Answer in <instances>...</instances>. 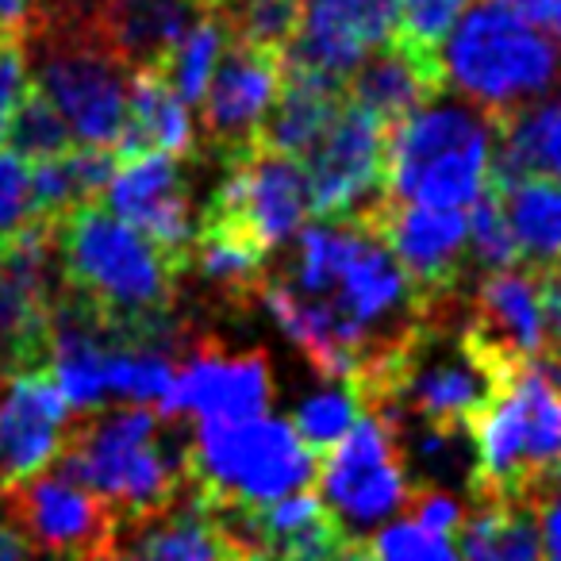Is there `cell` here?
<instances>
[{"instance_id":"cell-1","label":"cell","mask_w":561,"mask_h":561,"mask_svg":"<svg viewBox=\"0 0 561 561\" xmlns=\"http://www.w3.org/2000/svg\"><path fill=\"white\" fill-rule=\"evenodd\" d=\"M178 420L150 404H104L73 412L50 469L93 489L119 515V535L150 515L165 512L193 489L188 443L178 438Z\"/></svg>"},{"instance_id":"cell-2","label":"cell","mask_w":561,"mask_h":561,"mask_svg":"<svg viewBox=\"0 0 561 561\" xmlns=\"http://www.w3.org/2000/svg\"><path fill=\"white\" fill-rule=\"evenodd\" d=\"M55 257L66 297L116 328L124 343H131L142 323L178 312L185 265L104 201L73 204L55 219Z\"/></svg>"},{"instance_id":"cell-3","label":"cell","mask_w":561,"mask_h":561,"mask_svg":"<svg viewBox=\"0 0 561 561\" xmlns=\"http://www.w3.org/2000/svg\"><path fill=\"white\" fill-rule=\"evenodd\" d=\"M438 66L446 85L496 124L561 85V43L496 0H481L454 20Z\"/></svg>"},{"instance_id":"cell-4","label":"cell","mask_w":561,"mask_h":561,"mask_svg":"<svg viewBox=\"0 0 561 561\" xmlns=\"http://www.w3.org/2000/svg\"><path fill=\"white\" fill-rule=\"evenodd\" d=\"M492 139L496 124L473 101H450L443 93L431 96L389 131L385 188L397 201L469 208L489 185Z\"/></svg>"},{"instance_id":"cell-5","label":"cell","mask_w":561,"mask_h":561,"mask_svg":"<svg viewBox=\"0 0 561 561\" xmlns=\"http://www.w3.org/2000/svg\"><path fill=\"white\" fill-rule=\"evenodd\" d=\"M466 427L473 438V500L530 504V489L561 461V385L527 362L489 392Z\"/></svg>"},{"instance_id":"cell-6","label":"cell","mask_w":561,"mask_h":561,"mask_svg":"<svg viewBox=\"0 0 561 561\" xmlns=\"http://www.w3.org/2000/svg\"><path fill=\"white\" fill-rule=\"evenodd\" d=\"M316 450L293 420H201L188 443L193 489L211 504H270L316 481Z\"/></svg>"},{"instance_id":"cell-7","label":"cell","mask_w":561,"mask_h":561,"mask_svg":"<svg viewBox=\"0 0 561 561\" xmlns=\"http://www.w3.org/2000/svg\"><path fill=\"white\" fill-rule=\"evenodd\" d=\"M35 85L55 101L78 142L116 147L127 119L131 66L101 39L89 16H43L27 39Z\"/></svg>"},{"instance_id":"cell-8","label":"cell","mask_w":561,"mask_h":561,"mask_svg":"<svg viewBox=\"0 0 561 561\" xmlns=\"http://www.w3.org/2000/svg\"><path fill=\"white\" fill-rule=\"evenodd\" d=\"M408 469L400 443L374 412L354 415L351 431L323 454L320 500L346 538V558L408 504Z\"/></svg>"},{"instance_id":"cell-9","label":"cell","mask_w":561,"mask_h":561,"mask_svg":"<svg viewBox=\"0 0 561 561\" xmlns=\"http://www.w3.org/2000/svg\"><path fill=\"white\" fill-rule=\"evenodd\" d=\"M62 289L55 224L32 219L0 242V374L50 366V320Z\"/></svg>"},{"instance_id":"cell-10","label":"cell","mask_w":561,"mask_h":561,"mask_svg":"<svg viewBox=\"0 0 561 561\" xmlns=\"http://www.w3.org/2000/svg\"><path fill=\"white\" fill-rule=\"evenodd\" d=\"M0 504L32 553H66V558L116 553L119 515L112 512V504L50 466L24 481L4 484Z\"/></svg>"},{"instance_id":"cell-11","label":"cell","mask_w":561,"mask_h":561,"mask_svg":"<svg viewBox=\"0 0 561 561\" xmlns=\"http://www.w3.org/2000/svg\"><path fill=\"white\" fill-rule=\"evenodd\" d=\"M385 147H389V127L346 96L328 135L305 158L308 211L316 219H358L362 224L389 196Z\"/></svg>"},{"instance_id":"cell-12","label":"cell","mask_w":561,"mask_h":561,"mask_svg":"<svg viewBox=\"0 0 561 561\" xmlns=\"http://www.w3.org/2000/svg\"><path fill=\"white\" fill-rule=\"evenodd\" d=\"M204 216L234 224L265 254L293 239L308 216V173L305 162L270 147H250L224 162V181L211 193Z\"/></svg>"},{"instance_id":"cell-13","label":"cell","mask_w":561,"mask_h":561,"mask_svg":"<svg viewBox=\"0 0 561 561\" xmlns=\"http://www.w3.org/2000/svg\"><path fill=\"white\" fill-rule=\"evenodd\" d=\"M397 254L412 280L423 316L458 300V280L469 257V216L466 208H438V204H415L385 196L366 219Z\"/></svg>"},{"instance_id":"cell-14","label":"cell","mask_w":561,"mask_h":561,"mask_svg":"<svg viewBox=\"0 0 561 561\" xmlns=\"http://www.w3.org/2000/svg\"><path fill=\"white\" fill-rule=\"evenodd\" d=\"M461 339H466L473 358L489 369V377L496 385L504 377H512L519 366L535 362L546 351L538 270L519 262L484 273L473 300H469Z\"/></svg>"},{"instance_id":"cell-15","label":"cell","mask_w":561,"mask_h":561,"mask_svg":"<svg viewBox=\"0 0 561 561\" xmlns=\"http://www.w3.org/2000/svg\"><path fill=\"white\" fill-rule=\"evenodd\" d=\"M280 70H285L280 50H265L227 35L201 96V131L211 154L227 162L254 147L265 112L280 89Z\"/></svg>"},{"instance_id":"cell-16","label":"cell","mask_w":561,"mask_h":561,"mask_svg":"<svg viewBox=\"0 0 561 561\" xmlns=\"http://www.w3.org/2000/svg\"><path fill=\"white\" fill-rule=\"evenodd\" d=\"M273 400L270 362L262 351L224 354V346L211 343L188 346L185 362L173 374L170 392L162 397L158 412L165 420L196 415V420H247L262 415Z\"/></svg>"},{"instance_id":"cell-17","label":"cell","mask_w":561,"mask_h":561,"mask_svg":"<svg viewBox=\"0 0 561 561\" xmlns=\"http://www.w3.org/2000/svg\"><path fill=\"white\" fill-rule=\"evenodd\" d=\"M400 0H305L285 66L343 78L397 35Z\"/></svg>"},{"instance_id":"cell-18","label":"cell","mask_w":561,"mask_h":561,"mask_svg":"<svg viewBox=\"0 0 561 561\" xmlns=\"http://www.w3.org/2000/svg\"><path fill=\"white\" fill-rule=\"evenodd\" d=\"M101 201L185 265L196 224L193 208H188V181L181 158L162 154V150L119 158Z\"/></svg>"},{"instance_id":"cell-19","label":"cell","mask_w":561,"mask_h":561,"mask_svg":"<svg viewBox=\"0 0 561 561\" xmlns=\"http://www.w3.org/2000/svg\"><path fill=\"white\" fill-rule=\"evenodd\" d=\"M70 404L50 366L0 374V484L24 481L55 461Z\"/></svg>"},{"instance_id":"cell-20","label":"cell","mask_w":561,"mask_h":561,"mask_svg":"<svg viewBox=\"0 0 561 561\" xmlns=\"http://www.w3.org/2000/svg\"><path fill=\"white\" fill-rule=\"evenodd\" d=\"M346 96L362 108H369L385 127H400L420 104L431 96L446 93V78L438 58L420 55L408 43L392 35L385 47L366 55L351 73H346Z\"/></svg>"},{"instance_id":"cell-21","label":"cell","mask_w":561,"mask_h":561,"mask_svg":"<svg viewBox=\"0 0 561 561\" xmlns=\"http://www.w3.org/2000/svg\"><path fill=\"white\" fill-rule=\"evenodd\" d=\"M343 85H346L343 78L285 66L280 70V89L273 96L270 112H265L262 131H257V147L280 150V154H293L305 162L316 150V142L328 135L339 108H343L346 101Z\"/></svg>"},{"instance_id":"cell-22","label":"cell","mask_w":561,"mask_h":561,"mask_svg":"<svg viewBox=\"0 0 561 561\" xmlns=\"http://www.w3.org/2000/svg\"><path fill=\"white\" fill-rule=\"evenodd\" d=\"M196 16L193 0H93L89 9V24L131 70L154 66Z\"/></svg>"},{"instance_id":"cell-23","label":"cell","mask_w":561,"mask_h":561,"mask_svg":"<svg viewBox=\"0 0 561 561\" xmlns=\"http://www.w3.org/2000/svg\"><path fill=\"white\" fill-rule=\"evenodd\" d=\"M162 150L173 158H188L196 150V131L188 104L178 96V89L154 70L139 66L131 70V93H127V119L116 139V158L147 154Z\"/></svg>"},{"instance_id":"cell-24","label":"cell","mask_w":561,"mask_h":561,"mask_svg":"<svg viewBox=\"0 0 561 561\" xmlns=\"http://www.w3.org/2000/svg\"><path fill=\"white\" fill-rule=\"evenodd\" d=\"M561 181V93H542L519 112L496 119L489 181Z\"/></svg>"},{"instance_id":"cell-25","label":"cell","mask_w":561,"mask_h":561,"mask_svg":"<svg viewBox=\"0 0 561 561\" xmlns=\"http://www.w3.org/2000/svg\"><path fill=\"white\" fill-rule=\"evenodd\" d=\"M265 250L250 234H242L234 224H224L216 216H204L196 224V234L188 242L185 270L193 265L196 277L208 285L227 305H247L257 297L265 280Z\"/></svg>"},{"instance_id":"cell-26","label":"cell","mask_w":561,"mask_h":561,"mask_svg":"<svg viewBox=\"0 0 561 561\" xmlns=\"http://www.w3.org/2000/svg\"><path fill=\"white\" fill-rule=\"evenodd\" d=\"M538 507L527 500H473V512L461 519L458 546L461 558L477 561H535L542 558V535H538Z\"/></svg>"},{"instance_id":"cell-27","label":"cell","mask_w":561,"mask_h":561,"mask_svg":"<svg viewBox=\"0 0 561 561\" xmlns=\"http://www.w3.org/2000/svg\"><path fill=\"white\" fill-rule=\"evenodd\" d=\"M492 185H496L507 227L519 247V262L538 273L561 262V181L515 178L492 181Z\"/></svg>"},{"instance_id":"cell-28","label":"cell","mask_w":561,"mask_h":561,"mask_svg":"<svg viewBox=\"0 0 561 561\" xmlns=\"http://www.w3.org/2000/svg\"><path fill=\"white\" fill-rule=\"evenodd\" d=\"M227 43V27L216 12H201L170 47L162 50V58L154 62V70L178 89V96L185 104H201L204 85H208L216 58Z\"/></svg>"},{"instance_id":"cell-29","label":"cell","mask_w":561,"mask_h":561,"mask_svg":"<svg viewBox=\"0 0 561 561\" xmlns=\"http://www.w3.org/2000/svg\"><path fill=\"white\" fill-rule=\"evenodd\" d=\"M9 150H16L24 162H43V158H58L78 142V135L70 131L66 116L55 108L47 93L32 81V89L20 101L16 116L9 124V135H4Z\"/></svg>"},{"instance_id":"cell-30","label":"cell","mask_w":561,"mask_h":561,"mask_svg":"<svg viewBox=\"0 0 561 561\" xmlns=\"http://www.w3.org/2000/svg\"><path fill=\"white\" fill-rule=\"evenodd\" d=\"M300 4L305 0H216V16L224 20L227 35L242 43H254L265 50L289 47L300 24Z\"/></svg>"},{"instance_id":"cell-31","label":"cell","mask_w":561,"mask_h":561,"mask_svg":"<svg viewBox=\"0 0 561 561\" xmlns=\"http://www.w3.org/2000/svg\"><path fill=\"white\" fill-rule=\"evenodd\" d=\"M469 257L489 270H504V265H519V247H515V234L507 227L504 204H500L496 185H484L477 193V201L469 204Z\"/></svg>"},{"instance_id":"cell-32","label":"cell","mask_w":561,"mask_h":561,"mask_svg":"<svg viewBox=\"0 0 561 561\" xmlns=\"http://www.w3.org/2000/svg\"><path fill=\"white\" fill-rule=\"evenodd\" d=\"M354 415H358V400H354V392L343 385V389H328V392L308 397L305 404L297 408V415H293V427L312 446L316 458H323V454L351 431Z\"/></svg>"},{"instance_id":"cell-33","label":"cell","mask_w":561,"mask_h":561,"mask_svg":"<svg viewBox=\"0 0 561 561\" xmlns=\"http://www.w3.org/2000/svg\"><path fill=\"white\" fill-rule=\"evenodd\" d=\"M358 558H458V546H454V538L435 535V530L420 527L415 519H397L381 523L358 546Z\"/></svg>"},{"instance_id":"cell-34","label":"cell","mask_w":561,"mask_h":561,"mask_svg":"<svg viewBox=\"0 0 561 561\" xmlns=\"http://www.w3.org/2000/svg\"><path fill=\"white\" fill-rule=\"evenodd\" d=\"M469 9V0H400V24L397 39L408 43L420 55L438 58L446 32L454 27V20Z\"/></svg>"},{"instance_id":"cell-35","label":"cell","mask_w":561,"mask_h":561,"mask_svg":"<svg viewBox=\"0 0 561 561\" xmlns=\"http://www.w3.org/2000/svg\"><path fill=\"white\" fill-rule=\"evenodd\" d=\"M32 224V165L0 142V242Z\"/></svg>"},{"instance_id":"cell-36","label":"cell","mask_w":561,"mask_h":561,"mask_svg":"<svg viewBox=\"0 0 561 561\" xmlns=\"http://www.w3.org/2000/svg\"><path fill=\"white\" fill-rule=\"evenodd\" d=\"M32 50H27V35L0 32V142L9 135V124L16 116L20 101L32 89Z\"/></svg>"},{"instance_id":"cell-37","label":"cell","mask_w":561,"mask_h":561,"mask_svg":"<svg viewBox=\"0 0 561 561\" xmlns=\"http://www.w3.org/2000/svg\"><path fill=\"white\" fill-rule=\"evenodd\" d=\"M408 519H415L420 527L435 530V535L454 538L466 519L461 512V500L450 489H438V484H412L408 489V504H404Z\"/></svg>"},{"instance_id":"cell-38","label":"cell","mask_w":561,"mask_h":561,"mask_svg":"<svg viewBox=\"0 0 561 561\" xmlns=\"http://www.w3.org/2000/svg\"><path fill=\"white\" fill-rule=\"evenodd\" d=\"M538 293H542V320H546V351L561 366V262L538 273Z\"/></svg>"},{"instance_id":"cell-39","label":"cell","mask_w":561,"mask_h":561,"mask_svg":"<svg viewBox=\"0 0 561 561\" xmlns=\"http://www.w3.org/2000/svg\"><path fill=\"white\" fill-rule=\"evenodd\" d=\"M496 4H504L515 16L530 20L542 32H550L553 39H561V0H496Z\"/></svg>"},{"instance_id":"cell-40","label":"cell","mask_w":561,"mask_h":561,"mask_svg":"<svg viewBox=\"0 0 561 561\" xmlns=\"http://www.w3.org/2000/svg\"><path fill=\"white\" fill-rule=\"evenodd\" d=\"M39 24H43L39 0H0V32H16L32 39Z\"/></svg>"},{"instance_id":"cell-41","label":"cell","mask_w":561,"mask_h":561,"mask_svg":"<svg viewBox=\"0 0 561 561\" xmlns=\"http://www.w3.org/2000/svg\"><path fill=\"white\" fill-rule=\"evenodd\" d=\"M538 507H542V527H538V535H542V553L561 561V500H542Z\"/></svg>"},{"instance_id":"cell-42","label":"cell","mask_w":561,"mask_h":561,"mask_svg":"<svg viewBox=\"0 0 561 561\" xmlns=\"http://www.w3.org/2000/svg\"><path fill=\"white\" fill-rule=\"evenodd\" d=\"M27 553H32V546H27L24 535L12 527L9 512H4V504H0V561L4 558H27Z\"/></svg>"},{"instance_id":"cell-43","label":"cell","mask_w":561,"mask_h":561,"mask_svg":"<svg viewBox=\"0 0 561 561\" xmlns=\"http://www.w3.org/2000/svg\"><path fill=\"white\" fill-rule=\"evenodd\" d=\"M43 16H89L93 0H39Z\"/></svg>"},{"instance_id":"cell-44","label":"cell","mask_w":561,"mask_h":561,"mask_svg":"<svg viewBox=\"0 0 561 561\" xmlns=\"http://www.w3.org/2000/svg\"><path fill=\"white\" fill-rule=\"evenodd\" d=\"M193 4H196L201 12H211V9H216V0H193Z\"/></svg>"}]
</instances>
